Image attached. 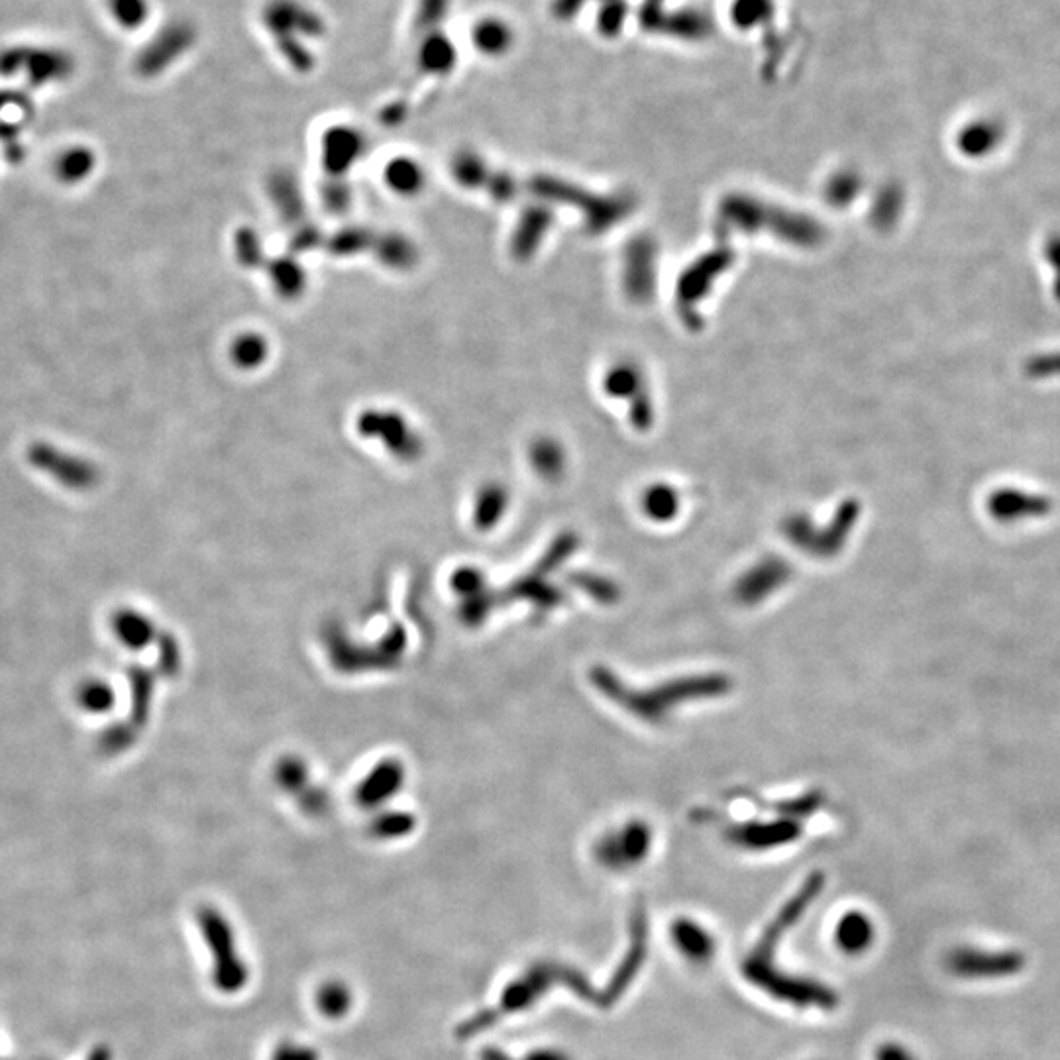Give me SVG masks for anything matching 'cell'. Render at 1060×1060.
I'll return each mask as SVG.
<instances>
[{
  "label": "cell",
  "mask_w": 1060,
  "mask_h": 1060,
  "mask_svg": "<svg viewBox=\"0 0 1060 1060\" xmlns=\"http://www.w3.org/2000/svg\"><path fill=\"white\" fill-rule=\"evenodd\" d=\"M86 1060H111V1051L106 1047H96Z\"/></svg>",
  "instance_id": "13"
},
{
  "label": "cell",
  "mask_w": 1060,
  "mask_h": 1060,
  "mask_svg": "<svg viewBox=\"0 0 1060 1060\" xmlns=\"http://www.w3.org/2000/svg\"><path fill=\"white\" fill-rule=\"evenodd\" d=\"M876 931L868 915L863 911H848L840 917L835 929V941L838 949L847 955H863L870 949Z\"/></svg>",
  "instance_id": "8"
},
{
  "label": "cell",
  "mask_w": 1060,
  "mask_h": 1060,
  "mask_svg": "<svg viewBox=\"0 0 1060 1060\" xmlns=\"http://www.w3.org/2000/svg\"><path fill=\"white\" fill-rule=\"evenodd\" d=\"M823 886H825L823 874H812V876L805 880L802 889L795 894L794 898L789 899L786 906L782 907V911L776 915V919L772 921V925H768V929L762 935L761 942H758L754 955H758V957H769V952L776 947L779 937L804 915L805 909L809 907L813 899L822 894Z\"/></svg>",
  "instance_id": "4"
},
{
  "label": "cell",
  "mask_w": 1060,
  "mask_h": 1060,
  "mask_svg": "<svg viewBox=\"0 0 1060 1060\" xmlns=\"http://www.w3.org/2000/svg\"><path fill=\"white\" fill-rule=\"evenodd\" d=\"M591 680L611 702H615L624 711H629L631 715L646 723H662L667 717V713L676 710L682 703L718 697L731 690V680L723 674L685 676L650 687V690H634L631 685H624L605 667L599 666L593 670Z\"/></svg>",
  "instance_id": "1"
},
{
  "label": "cell",
  "mask_w": 1060,
  "mask_h": 1060,
  "mask_svg": "<svg viewBox=\"0 0 1060 1060\" xmlns=\"http://www.w3.org/2000/svg\"><path fill=\"white\" fill-rule=\"evenodd\" d=\"M672 939L677 950L693 962H705L715 955V941L707 929L693 919H677L672 925Z\"/></svg>",
  "instance_id": "9"
},
{
  "label": "cell",
  "mask_w": 1060,
  "mask_h": 1060,
  "mask_svg": "<svg viewBox=\"0 0 1060 1060\" xmlns=\"http://www.w3.org/2000/svg\"><path fill=\"white\" fill-rule=\"evenodd\" d=\"M744 975L751 982L761 986L769 996L778 1000L789 1001L795 1006H819V1008L829 1009L837 1003V996L830 992L822 983L812 982V980H802L794 976L784 975L774 968L766 957H753L746 960L744 965Z\"/></svg>",
  "instance_id": "2"
},
{
  "label": "cell",
  "mask_w": 1060,
  "mask_h": 1060,
  "mask_svg": "<svg viewBox=\"0 0 1060 1060\" xmlns=\"http://www.w3.org/2000/svg\"><path fill=\"white\" fill-rule=\"evenodd\" d=\"M802 835V827L792 819L774 823H743L731 827L728 840L748 850H768L792 843Z\"/></svg>",
  "instance_id": "6"
},
{
  "label": "cell",
  "mask_w": 1060,
  "mask_h": 1060,
  "mask_svg": "<svg viewBox=\"0 0 1060 1060\" xmlns=\"http://www.w3.org/2000/svg\"><path fill=\"white\" fill-rule=\"evenodd\" d=\"M503 38V27L499 22H483L478 28V42L483 48V52H501Z\"/></svg>",
  "instance_id": "11"
},
{
  "label": "cell",
  "mask_w": 1060,
  "mask_h": 1060,
  "mask_svg": "<svg viewBox=\"0 0 1060 1060\" xmlns=\"http://www.w3.org/2000/svg\"><path fill=\"white\" fill-rule=\"evenodd\" d=\"M1021 957L1018 952H983L978 949H960L952 952L949 967L955 975L967 978H996L1018 972Z\"/></svg>",
  "instance_id": "5"
},
{
  "label": "cell",
  "mask_w": 1060,
  "mask_h": 1060,
  "mask_svg": "<svg viewBox=\"0 0 1060 1060\" xmlns=\"http://www.w3.org/2000/svg\"><path fill=\"white\" fill-rule=\"evenodd\" d=\"M876 1060H915V1057L904 1044L886 1043L876 1052Z\"/></svg>",
  "instance_id": "12"
},
{
  "label": "cell",
  "mask_w": 1060,
  "mask_h": 1060,
  "mask_svg": "<svg viewBox=\"0 0 1060 1060\" xmlns=\"http://www.w3.org/2000/svg\"><path fill=\"white\" fill-rule=\"evenodd\" d=\"M646 958V917L642 915V911L634 915L633 917V942H631V950L629 955L624 958L623 965L619 968L613 982H611V988H609L608 1000H616L621 993L624 992V988L629 983L633 982L634 976L641 970L642 960Z\"/></svg>",
  "instance_id": "10"
},
{
  "label": "cell",
  "mask_w": 1060,
  "mask_h": 1060,
  "mask_svg": "<svg viewBox=\"0 0 1060 1060\" xmlns=\"http://www.w3.org/2000/svg\"><path fill=\"white\" fill-rule=\"evenodd\" d=\"M787 578H789V565L784 564L778 558H764L748 572H744L743 578L736 582V599H741L743 603H758L782 588L787 582Z\"/></svg>",
  "instance_id": "7"
},
{
  "label": "cell",
  "mask_w": 1060,
  "mask_h": 1060,
  "mask_svg": "<svg viewBox=\"0 0 1060 1060\" xmlns=\"http://www.w3.org/2000/svg\"><path fill=\"white\" fill-rule=\"evenodd\" d=\"M652 847V833L646 823H626L623 830L603 838L599 847V858L611 868H624L642 863Z\"/></svg>",
  "instance_id": "3"
}]
</instances>
